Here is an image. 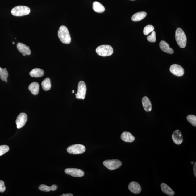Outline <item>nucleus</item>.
<instances>
[{"label":"nucleus","mask_w":196,"mask_h":196,"mask_svg":"<svg viewBox=\"0 0 196 196\" xmlns=\"http://www.w3.org/2000/svg\"><path fill=\"white\" fill-rule=\"evenodd\" d=\"M42 85L43 90L45 91H48L50 90L51 84L50 78H47L42 82Z\"/></svg>","instance_id":"nucleus-23"},{"label":"nucleus","mask_w":196,"mask_h":196,"mask_svg":"<svg viewBox=\"0 0 196 196\" xmlns=\"http://www.w3.org/2000/svg\"><path fill=\"white\" fill-rule=\"evenodd\" d=\"M8 76H9V73H8V72L6 68L2 69L0 67V78H1V79L2 81L7 82Z\"/></svg>","instance_id":"nucleus-24"},{"label":"nucleus","mask_w":196,"mask_h":196,"mask_svg":"<svg viewBox=\"0 0 196 196\" xmlns=\"http://www.w3.org/2000/svg\"><path fill=\"white\" fill-rule=\"evenodd\" d=\"M9 150V146L6 145L0 146V156L7 152Z\"/></svg>","instance_id":"nucleus-27"},{"label":"nucleus","mask_w":196,"mask_h":196,"mask_svg":"<svg viewBox=\"0 0 196 196\" xmlns=\"http://www.w3.org/2000/svg\"><path fill=\"white\" fill-rule=\"evenodd\" d=\"M28 89L33 94L36 95L38 94L39 92V83L35 82H32L29 86Z\"/></svg>","instance_id":"nucleus-21"},{"label":"nucleus","mask_w":196,"mask_h":196,"mask_svg":"<svg viewBox=\"0 0 196 196\" xmlns=\"http://www.w3.org/2000/svg\"><path fill=\"white\" fill-rule=\"evenodd\" d=\"M170 71L173 75L178 76H183L185 73L184 69L183 68L177 64H174L171 65L170 68Z\"/></svg>","instance_id":"nucleus-10"},{"label":"nucleus","mask_w":196,"mask_h":196,"mask_svg":"<svg viewBox=\"0 0 196 196\" xmlns=\"http://www.w3.org/2000/svg\"><path fill=\"white\" fill-rule=\"evenodd\" d=\"M58 36L60 40L64 44H69L71 42V37L69 30L65 26H61L59 28Z\"/></svg>","instance_id":"nucleus-1"},{"label":"nucleus","mask_w":196,"mask_h":196,"mask_svg":"<svg viewBox=\"0 0 196 196\" xmlns=\"http://www.w3.org/2000/svg\"><path fill=\"white\" fill-rule=\"evenodd\" d=\"M96 52L97 54L101 56H108L113 54V49L112 47L109 45H101L97 47Z\"/></svg>","instance_id":"nucleus-4"},{"label":"nucleus","mask_w":196,"mask_h":196,"mask_svg":"<svg viewBox=\"0 0 196 196\" xmlns=\"http://www.w3.org/2000/svg\"><path fill=\"white\" fill-rule=\"evenodd\" d=\"M191 164H194V162H193V161L191 162Z\"/></svg>","instance_id":"nucleus-33"},{"label":"nucleus","mask_w":196,"mask_h":196,"mask_svg":"<svg viewBox=\"0 0 196 196\" xmlns=\"http://www.w3.org/2000/svg\"><path fill=\"white\" fill-rule=\"evenodd\" d=\"M17 48L18 50L22 54L26 55H29L31 54V51L29 47L21 43H19L17 44Z\"/></svg>","instance_id":"nucleus-12"},{"label":"nucleus","mask_w":196,"mask_h":196,"mask_svg":"<svg viewBox=\"0 0 196 196\" xmlns=\"http://www.w3.org/2000/svg\"><path fill=\"white\" fill-rule=\"evenodd\" d=\"M28 119L27 115L25 113H21L19 115L16 120V127L18 129L21 128L25 125Z\"/></svg>","instance_id":"nucleus-8"},{"label":"nucleus","mask_w":196,"mask_h":196,"mask_svg":"<svg viewBox=\"0 0 196 196\" xmlns=\"http://www.w3.org/2000/svg\"><path fill=\"white\" fill-rule=\"evenodd\" d=\"M147 15V13L145 12L142 11L137 12L132 16L131 20L134 22L140 21L145 18Z\"/></svg>","instance_id":"nucleus-19"},{"label":"nucleus","mask_w":196,"mask_h":196,"mask_svg":"<svg viewBox=\"0 0 196 196\" xmlns=\"http://www.w3.org/2000/svg\"><path fill=\"white\" fill-rule=\"evenodd\" d=\"M93 9L94 11L98 13H102L105 10L104 6L102 4L97 1L94 2L93 4Z\"/></svg>","instance_id":"nucleus-22"},{"label":"nucleus","mask_w":196,"mask_h":196,"mask_svg":"<svg viewBox=\"0 0 196 196\" xmlns=\"http://www.w3.org/2000/svg\"><path fill=\"white\" fill-rule=\"evenodd\" d=\"M85 146L81 144H75L69 146L67 148L68 153L73 154L83 153L85 151Z\"/></svg>","instance_id":"nucleus-5"},{"label":"nucleus","mask_w":196,"mask_h":196,"mask_svg":"<svg viewBox=\"0 0 196 196\" xmlns=\"http://www.w3.org/2000/svg\"><path fill=\"white\" fill-rule=\"evenodd\" d=\"M154 30V27L151 25H148L144 28L143 31L144 34L145 35H147L153 31Z\"/></svg>","instance_id":"nucleus-25"},{"label":"nucleus","mask_w":196,"mask_h":196,"mask_svg":"<svg viewBox=\"0 0 196 196\" xmlns=\"http://www.w3.org/2000/svg\"><path fill=\"white\" fill-rule=\"evenodd\" d=\"M30 11V9L27 6H18L12 9L11 13L14 16H22L28 15Z\"/></svg>","instance_id":"nucleus-3"},{"label":"nucleus","mask_w":196,"mask_h":196,"mask_svg":"<svg viewBox=\"0 0 196 196\" xmlns=\"http://www.w3.org/2000/svg\"><path fill=\"white\" fill-rule=\"evenodd\" d=\"M86 92V86L85 82L80 81L78 83L77 93L75 94L76 98L78 99H84Z\"/></svg>","instance_id":"nucleus-7"},{"label":"nucleus","mask_w":196,"mask_h":196,"mask_svg":"<svg viewBox=\"0 0 196 196\" xmlns=\"http://www.w3.org/2000/svg\"><path fill=\"white\" fill-rule=\"evenodd\" d=\"M44 73V71L42 69L35 68L30 72V75L33 77L38 78L42 77Z\"/></svg>","instance_id":"nucleus-18"},{"label":"nucleus","mask_w":196,"mask_h":196,"mask_svg":"<svg viewBox=\"0 0 196 196\" xmlns=\"http://www.w3.org/2000/svg\"><path fill=\"white\" fill-rule=\"evenodd\" d=\"M5 190V183L3 181L0 180V192L3 193Z\"/></svg>","instance_id":"nucleus-29"},{"label":"nucleus","mask_w":196,"mask_h":196,"mask_svg":"<svg viewBox=\"0 0 196 196\" xmlns=\"http://www.w3.org/2000/svg\"><path fill=\"white\" fill-rule=\"evenodd\" d=\"M187 119L189 122L194 126L196 127V116L195 115H189L187 117Z\"/></svg>","instance_id":"nucleus-26"},{"label":"nucleus","mask_w":196,"mask_h":196,"mask_svg":"<svg viewBox=\"0 0 196 196\" xmlns=\"http://www.w3.org/2000/svg\"><path fill=\"white\" fill-rule=\"evenodd\" d=\"M160 47L161 49L164 52L173 54L174 53L173 49L171 48L168 43L164 41H161L160 43Z\"/></svg>","instance_id":"nucleus-15"},{"label":"nucleus","mask_w":196,"mask_h":196,"mask_svg":"<svg viewBox=\"0 0 196 196\" xmlns=\"http://www.w3.org/2000/svg\"><path fill=\"white\" fill-rule=\"evenodd\" d=\"M131 1H134V0H131Z\"/></svg>","instance_id":"nucleus-36"},{"label":"nucleus","mask_w":196,"mask_h":196,"mask_svg":"<svg viewBox=\"0 0 196 196\" xmlns=\"http://www.w3.org/2000/svg\"><path fill=\"white\" fill-rule=\"evenodd\" d=\"M193 170H194V175L196 177V163L195 162L193 166Z\"/></svg>","instance_id":"nucleus-30"},{"label":"nucleus","mask_w":196,"mask_h":196,"mask_svg":"<svg viewBox=\"0 0 196 196\" xmlns=\"http://www.w3.org/2000/svg\"><path fill=\"white\" fill-rule=\"evenodd\" d=\"M175 38L179 47L184 48L187 44V38L182 29L180 28L177 29L175 32Z\"/></svg>","instance_id":"nucleus-2"},{"label":"nucleus","mask_w":196,"mask_h":196,"mask_svg":"<svg viewBox=\"0 0 196 196\" xmlns=\"http://www.w3.org/2000/svg\"><path fill=\"white\" fill-rule=\"evenodd\" d=\"M65 172L66 174L75 177H81L84 175L83 171L78 169L67 168Z\"/></svg>","instance_id":"nucleus-9"},{"label":"nucleus","mask_w":196,"mask_h":196,"mask_svg":"<svg viewBox=\"0 0 196 196\" xmlns=\"http://www.w3.org/2000/svg\"><path fill=\"white\" fill-rule=\"evenodd\" d=\"M72 93H73V94L74 93V90H73V91H72Z\"/></svg>","instance_id":"nucleus-32"},{"label":"nucleus","mask_w":196,"mask_h":196,"mask_svg":"<svg viewBox=\"0 0 196 196\" xmlns=\"http://www.w3.org/2000/svg\"><path fill=\"white\" fill-rule=\"evenodd\" d=\"M122 162L118 160H106L103 162V165L106 168L111 170H116L122 165Z\"/></svg>","instance_id":"nucleus-6"},{"label":"nucleus","mask_w":196,"mask_h":196,"mask_svg":"<svg viewBox=\"0 0 196 196\" xmlns=\"http://www.w3.org/2000/svg\"><path fill=\"white\" fill-rule=\"evenodd\" d=\"M121 138L123 141L127 142H132L135 140V137L131 133L125 131L122 133Z\"/></svg>","instance_id":"nucleus-16"},{"label":"nucleus","mask_w":196,"mask_h":196,"mask_svg":"<svg viewBox=\"0 0 196 196\" xmlns=\"http://www.w3.org/2000/svg\"><path fill=\"white\" fill-rule=\"evenodd\" d=\"M73 194L71 193H67V194H63L62 195H60L61 196H73Z\"/></svg>","instance_id":"nucleus-31"},{"label":"nucleus","mask_w":196,"mask_h":196,"mask_svg":"<svg viewBox=\"0 0 196 196\" xmlns=\"http://www.w3.org/2000/svg\"><path fill=\"white\" fill-rule=\"evenodd\" d=\"M12 44H15V43H14V42H12Z\"/></svg>","instance_id":"nucleus-35"},{"label":"nucleus","mask_w":196,"mask_h":196,"mask_svg":"<svg viewBox=\"0 0 196 196\" xmlns=\"http://www.w3.org/2000/svg\"><path fill=\"white\" fill-rule=\"evenodd\" d=\"M129 190L134 194H138L141 193L142 190L141 187L137 182H131L129 183L128 186Z\"/></svg>","instance_id":"nucleus-13"},{"label":"nucleus","mask_w":196,"mask_h":196,"mask_svg":"<svg viewBox=\"0 0 196 196\" xmlns=\"http://www.w3.org/2000/svg\"><path fill=\"white\" fill-rule=\"evenodd\" d=\"M172 138L173 142L177 145H180L183 141V136L181 132L178 130H175L172 134Z\"/></svg>","instance_id":"nucleus-11"},{"label":"nucleus","mask_w":196,"mask_h":196,"mask_svg":"<svg viewBox=\"0 0 196 196\" xmlns=\"http://www.w3.org/2000/svg\"><path fill=\"white\" fill-rule=\"evenodd\" d=\"M58 186L56 185H53L51 186L42 184L39 186V189L41 191L44 192H49L51 191H55L57 190Z\"/></svg>","instance_id":"nucleus-20"},{"label":"nucleus","mask_w":196,"mask_h":196,"mask_svg":"<svg viewBox=\"0 0 196 196\" xmlns=\"http://www.w3.org/2000/svg\"><path fill=\"white\" fill-rule=\"evenodd\" d=\"M161 187L163 192L166 194L170 196H173L174 195L175 193L174 191L165 183H161Z\"/></svg>","instance_id":"nucleus-17"},{"label":"nucleus","mask_w":196,"mask_h":196,"mask_svg":"<svg viewBox=\"0 0 196 196\" xmlns=\"http://www.w3.org/2000/svg\"><path fill=\"white\" fill-rule=\"evenodd\" d=\"M22 55H23V56H26V55H24V54H22Z\"/></svg>","instance_id":"nucleus-34"},{"label":"nucleus","mask_w":196,"mask_h":196,"mask_svg":"<svg viewBox=\"0 0 196 196\" xmlns=\"http://www.w3.org/2000/svg\"><path fill=\"white\" fill-rule=\"evenodd\" d=\"M147 40L150 42H155L156 40V32L152 31L151 35L147 37Z\"/></svg>","instance_id":"nucleus-28"},{"label":"nucleus","mask_w":196,"mask_h":196,"mask_svg":"<svg viewBox=\"0 0 196 196\" xmlns=\"http://www.w3.org/2000/svg\"><path fill=\"white\" fill-rule=\"evenodd\" d=\"M142 104L144 110L149 112L152 111V105L149 99L147 96H144L142 99Z\"/></svg>","instance_id":"nucleus-14"}]
</instances>
